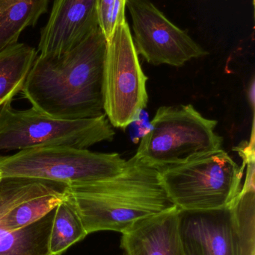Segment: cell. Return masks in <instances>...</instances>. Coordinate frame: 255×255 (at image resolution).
<instances>
[{"instance_id":"2e32d148","label":"cell","mask_w":255,"mask_h":255,"mask_svg":"<svg viewBox=\"0 0 255 255\" xmlns=\"http://www.w3.org/2000/svg\"><path fill=\"white\" fill-rule=\"evenodd\" d=\"M114 1L115 0H97L99 27L107 40L109 39V20Z\"/></svg>"},{"instance_id":"30bf717a","label":"cell","mask_w":255,"mask_h":255,"mask_svg":"<svg viewBox=\"0 0 255 255\" xmlns=\"http://www.w3.org/2000/svg\"><path fill=\"white\" fill-rule=\"evenodd\" d=\"M97 28V0H54L40 32L39 55L61 56Z\"/></svg>"},{"instance_id":"5bb4252c","label":"cell","mask_w":255,"mask_h":255,"mask_svg":"<svg viewBox=\"0 0 255 255\" xmlns=\"http://www.w3.org/2000/svg\"><path fill=\"white\" fill-rule=\"evenodd\" d=\"M54 210L34 224L7 230L0 226V255H50L49 241Z\"/></svg>"},{"instance_id":"277c9868","label":"cell","mask_w":255,"mask_h":255,"mask_svg":"<svg viewBox=\"0 0 255 255\" xmlns=\"http://www.w3.org/2000/svg\"><path fill=\"white\" fill-rule=\"evenodd\" d=\"M217 121L204 118L192 105L163 106L151 122L135 157L158 170L222 149Z\"/></svg>"},{"instance_id":"e0dca14e","label":"cell","mask_w":255,"mask_h":255,"mask_svg":"<svg viewBox=\"0 0 255 255\" xmlns=\"http://www.w3.org/2000/svg\"><path fill=\"white\" fill-rule=\"evenodd\" d=\"M126 1L127 0H115L114 1L113 7L111 12L110 20H109V39L115 32L117 27L126 21Z\"/></svg>"},{"instance_id":"8fae6325","label":"cell","mask_w":255,"mask_h":255,"mask_svg":"<svg viewBox=\"0 0 255 255\" xmlns=\"http://www.w3.org/2000/svg\"><path fill=\"white\" fill-rule=\"evenodd\" d=\"M178 207L136 222L122 233L124 255H184Z\"/></svg>"},{"instance_id":"7a4b0ae2","label":"cell","mask_w":255,"mask_h":255,"mask_svg":"<svg viewBox=\"0 0 255 255\" xmlns=\"http://www.w3.org/2000/svg\"><path fill=\"white\" fill-rule=\"evenodd\" d=\"M67 198L87 234H122L136 222L176 208L162 184L160 172L135 156L121 173L94 182L68 185Z\"/></svg>"},{"instance_id":"52a82bcc","label":"cell","mask_w":255,"mask_h":255,"mask_svg":"<svg viewBox=\"0 0 255 255\" xmlns=\"http://www.w3.org/2000/svg\"><path fill=\"white\" fill-rule=\"evenodd\" d=\"M125 163L118 153L54 145L0 156V173L2 178H34L70 185L112 178L121 173Z\"/></svg>"},{"instance_id":"3957f363","label":"cell","mask_w":255,"mask_h":255,"mask_svg":"<svg viewBox=\"0 0 255 255\" xmlns=\"http://www.w3.org/2000/svg\"><path fill=\"white\" fill-rule=\"evenodd\" d=\"M178 230L184 255H255V188L226 208L179 209Z\"/></svg>"},{"instance_id":"9a60e30c","label":"cell","mask_w":255,"mask_h":255,"mask_svg":"<svg viewBox=\"0 0 255 255\" xmlns=\"http://www.w3.org/2000/svg\"><path fill=\"white\" fill-rule=\"evenodd\" d=\"M88 235L76 208L66 199L54 209L49 241L50 255H61Z\"/></svg>"},{"instance_id":"4fadbf2b","label":"cell","mask_w":255,"mask_h":255,"mask_svg":"<svg viewBox=\"0 0 255 255\" xmlns=\"http://www.w3.org/2000/svg\"><path fill=\"white\" fill-rule=\"evenodd\" d=\"M49 0H0V51L18 43L22 31L35 25Z\"/></svg>"},{"instance_id":"8992f818","label":"cell","mask_w":255,"mask_h":255,"mask_svg":"<svg viewBox=\"0 0 255 255\" xmlns=\"http://www.w3.org/2000/svg\"><path fill=\"white\" fill-rule=\"evenodd\" d=\"M244 168L220 149L159 172L174 204L191 211L232 205L242 188Z\"/></svg>"},{"instance_id":"5b68a950","label":"cell","mask_w":255,"mask_h":255,"mask_svg":"<svg viewBox=\"0 0 255 255\" xmlns=\"http://www.w3.org/2000/svg\"><path fill=\"white\" fill-rule=\"evenodd\" d=\"M115 134L106 115L68 121L33 107L16 110L11 103L0 108V151L54 145L88 149L98 142L112 141Z\"/></svg>"},{"instance_id":"9c48e42d","label":"cell","mask_w":255,"mask_h":255,"mask_svg":"<svg viewBox=\"0 0 255 255\" xmlns=\"http://www.w3.org/2000/svg\"><path fill=\"white\" fill-rule=\"evenodd\" d=\"M126 7L131 15L136 52L149 64L182 67L208 55L187 31L171 22L149 0H127Z\"/></svg>"},{"instance_id":"ac0fdd59","label":"cell","mask_w":255,"mask_h":255,"mask_svg":"<svg viewBox=\"0 0 255 255\" xmlns=\"http://www.w3.org/2000/svg\"><path fill=\"white\" fill-rule=\"evenodd\" d=\"M1 178H1V173H0V181H1Z\"/></svg>"},{"instance_id":"ba28073f","label":"cell","mask_w":255,"mask_h":255,"mask_svg":"<svg viewBox=\"0 0 255 255\" xmlns=\"http://www.w3.org/2000/svg\"><path fill=\"white\" fill-rule=\"evenodd\" d=\"M145 76L127 20L107 40L103 73V111L114 127L135 122L148 102Z\"/></svg>"},{"instance_id":"6da1fadb","label":"cell","mask_w":255,"mask_h":255,"mask_svg":"<svg viewBox=\"0 0 255 255\" xmlns=\"http://www.w3.org/2000/svg\"><path fill=\"white\" fill-rule=\"evenodd\" d=\"M107 40L100 27L61 56L36 57L20 94L57 119L98 118L103 111Z\"/></svg>"},{"instance_id":"7c38bea8","label":"cell","mask_w":255,"mask_h":255,"mask_svg":"<svg viewBox=\"0 0 255 255\" xmlns=\"http://www.w3.org/2000/svg\"><path fill=\"white\" fill-rule=\"evenodd\" d=\"M37 54L34 48L19 43L0 51V108L21 93Z\"/></svg>"}]
</instances>
